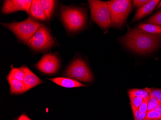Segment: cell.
I'll use <instances>...</instances> for the list:
<instances>
[{
  "label": "cell",
  "mask_w": 161,
  "mask_h": 120,
  "mask_svg": "<svg viewBox=\"0 0 161 120\" xmlns=\"http://www.w3.org/2000/svg\"><path fill=\"white\" fill-rule=\"evenodd\" d=\"M40 3L48 19H50L56 4L53 0H40Z\"/></svg>",
  "instance_id": "obj_15"
},
{
  "label": "cell",
  "mask_w": 161,
  "mask_h": 120,
  "mask_svg": "<svg viewBox=\"0 0 161 120\" xmlns=\"http://www.w3.org/2000/svg\"><path fill=\"white\" fill-rule=\"evenodd\" d=\"M147 112H144V113H141L140 115V118L138 120H145L146 117L147 116Z\"/></svg>",
  "instance_id": "obj_27"
},
{
  "label": "cell",
  "mask_w": 161,
  "mask_h": 120,
  "mask_svg": "<svg viewBox=\"0 0 161 120\" xmlns=\"http://www.w3.org/2000/svg\"><path fill=\"white\" fill-rule=\"evenodd\" d=\"M148 24L161 27V10L147 20Z\"/></svg>",
  "instance_id": "obj_20"
},
{
  "label": "cell",
  "mask_w": 161,
  "mask_h": 120,
  "mask_svg": "<svg viewBox=\"0 0 161 120\" xmlns=\"http://www.w3.org/2000/svg\"><path fill=\"white\" fill-rule=\"evenodd\" d=\"M19 119L20 120H31L28 116L24 115V114L22 115Z\"/></svg>",
  "instance_id": "obj_28"
},
{
  "label": "cell",
  "mask_w": 161,
  "mask_h": 120,
  "mask_svg": "<svg viewBox=\"0 0 161 120\" xmlns=\"http://www.w3.org/2000/svg\"><path fill=\"white\" fill-rule=\"evenodd\" d=\"M111 14L112 25L121 28L132 9L130 0H113L107 2Z\"/></svg>",
  "instance_id": "obj_4"
},
{
  "label": "cell",
  "mask_w": 161,
  "mask_h": 120,
  "mask_svg": "<svg viewBox=\"0 0 161 120\" xmlns=\"http://www.w3.org/2000/svg\"><path fill=\"white\" fill-rule=\"evenodd\" d=\"M21 68L25 73L23 82L26 86L27 91L43 83V81L35 75L28 67L23 66L21 67Z\"/></svg>",
  "instance_id": "obj_10"
},
{
  "label": "cell",
  "mask_w": 161,
  "mask_h": 120,
  "mask_svg": "<svg viewBox=\"0 0 161 120\" xmlns=\"http://www.w3.org/2000/svg\"><path fill=\"white\" fill-rule=\"evenodd\" d=\"M60 14L65 26L69 31H78L86 24L85 13L80 9L62 6L60 8Z\"/></svg>",
  "instance_id": "obj_3"
},
{
  "label": "cell",
  "mask_w": 161,
  "mask_h": 120,
  "mask_svg": "<svg viewBox=\"0 0 161 120\" xmlns=\"http://www.w3.org/2000/svg\"><path fill=\"white\" fill-rule=\"evenodd\" d=\"M29 13L31 17L40 20L46 21L47 19V18L42 9L39 1L38 0L32 1Z\"/></svg>",
  "instance_id": "obj_13"
},
{
  "label": "cell",
  "mask_w": 161,
  "mask_h": 120,
  "mask_svg": "<svg viewBox=\"0 0 161 120\" xmlns=\"http://www.w3.org/2000/svg\"><path fill=\"white\" fill-rule=\"evenodd\" d=\"M138 28L145 32L152 34H161V27L150 24H142Z\"/></svg>",
  "instance_id": "obj_16"
},
{
  "label": "cell",
  "mask_w": 161,
  "mask_h": 120,
  "mask_svg": "<svg viewBox=\"0 0 161 120\" xmlns=\"http://www.w3.org/2000/svg\"><path fill=\"white\" fill-rule=\"evenodd\" d=\"M141 113H142V112H140L139 109L136 110V112H133L134 118V120H139V118H140V115H141Z\"/></svg>",
  "instance_id": "obj_26"
},
{
  "label": "cell",
  "mask_w": 161,
  "mask_h": 120,
  "mask_svg": "<svg viewBox=\"0 0 161 120\" xmlns=\"http://www.w3.org/2000/svg\"><path fill=\"white\" fill-rule=\"evenodd\" d=\"M161 7V1H160V2L159 3V4H158V6H157V8H159Z\"/></svg>",
  "instance_id": "obj_30"
},
{
  "label": "cell",
  "mask_w": 161,
  "mask_h": 120,
  "mask_svg": "<svg viewBox=\"0 0 161 120\" xmlns=\"http://www.w3.org/2000/svg\"><path fill=\"white\" fill-rule=\"evenodd\" d=\"M145 88L150 94V97L156 99L161 103V89Z\"/></svg>",
  "instance_id": "obj_21"
},
{
  "label": "cell",
  "mask_w": 161,
  "mask_h": 120,
  "mask_svg": "<svg viewBox=\"0 0 161 120\" xmlns=\"http://www.w3.org/2000/svg\"><path fill=\"white\" fill-rule=\"evenodd\" d=\"M158 105H161V103L160 102H158L157 100L153 98V97H150L149 101H148V110L147 112L150 111H153V109L158 106Z\"/></svg>",
  "instance_id": "obj_23"
},
{
  "label": "cell",
  "mask_w": 161,
  "mask_h": 120,
  "mask_svg": "<svg viewBox=\"0 0 161 120\" xmlns=\"http://www.w3.org/2000/svg\"><path fill=\"white\" fill-rule=\"evenodd\" d=\"M7 80L9 84L10 87V93L11 94H20L27 91L24 83L14 79L8 76Z\"/></svg>",
  "instance_id": "obj_14"
},
{
  "label": "cell",
  "mask_w": 161,
  "mask_h": 120,
  "mask_svg": "<svg viewBox=\"0 0 161 120\" xmlns=\"http://www.w3.org/2000/svg\"><path fill=\"white\" fill-rule=\"evenodd\" d=\"M88 3L92 20L102 29H108L112 25V21L107 2L91 0Z\"/></svg>",
  "instance_id": "obj_5"
},
{
  "label": "cell",
  "mask_w": 161,
  "mask_h": 120,
  "mask_svg": "<svg viewBox=\"0 0 161 120\" xmlns=\"http://www.w3.org/2000/svg\"><path fill=\"white\" fill-rule=\"evenodd\" d=\"M2 24L12 31L19 40L27 44L31 37L42 26V24L34 20L30 17L25 20L19 22L2 23Z\"/></svg>",
  "instance_id": "obj_2"
},
{
  "label": "cell",
  "mask_w": 161,
  "mask_h": 120,
  "mask_svg": "<svg viewBox=\"0 0 161 120\" xmlns=\"http://www.w3.org/2000/svg\"><path fill=\"white\" fill-rule=\"evenodd\" d=\"M149 98L148 99H145L144 100L143 102L141 105L139 110L142 113H144V112H147V110H148V101H149Z\"/></svg>",
  "instance_id": "obj_24"
},
{
  "label": "cell",
  "mask_w": 161,
  "mask_h": 120,
  "mask_svg": "<svg viewBox=\"0 0 161 120\" xmlns=\"http://www.w3.org/2000/svg\"><path fill=\"white\" fill-rule=\"evenodd\" d=\"M121 40L128 48L138 53L146 54L158 47L161 42V35L149 34L139 28H128L127 34Z\"/></svg>",
  "instance_id": "obj_1"
},
{
  "label": "cell",
  "mask_w": 161,
  "mask_h": 120,
  "mask_svg": "<svg viewBox=\"0 0 161 120\" xmlns=\"http://www.w3.org/2000/svg\"><path fill=\"white\" fill-rule=\"evenodd\" d=\"M149 1L148 0H134L133 1V3L135 7H142Z\"/></svg>",
  "instance_id": "obj_25"
},
{
  "label": "cell",
  "mask_w": 161,
  "mask_h": 120,
  "mask_svg": "<svg viewBox=\"0 0 161 120\" xmlns=\"http://www.w3.org/2000/svg\"><path fill=\"white\" fill-rule=\"evenodd\" d=\"M66 76L75 80L85 82H92L93 76L85 61L77 59L72 62L66 71Z\"/></svg>",
  "instance_id": "obj_6"
},
{
  "label": "cell",
  "mask_w": 161,
  "mask_h": 120,
  "mask_svg": "<svg viewBox=\"0 0 161 120\" xmlns=\"http://www.w3.org/2000/svg\"><path fill=\"white\" fill-rule=\"evenodd\" d=\"M153 110L159 112V113L161 114V105H158V106H156V107L153 109Z\"/></svg>",
  "instance_id": "obj_29"
},
{
  "label": "cell",
  "mask_w": 161,
  "mask_h": 120,
  "mask_svg": "<svg viewBox=\"0 0 161 120\" xmlns=\"http://www.w3.org/2000/svg\"><path fill=\"white\" fill-rule=\"evenodd\" d=\"M160 2L159 0H151L147 3L139 8L132 19V22L141 19L145 16L151 13Z\"/></svg>",
  "instance_id": "obj_11"
},
{
  "label": "cell",
  "mask_w": 161,
  "mask_h": 120,
  "mask_svg": "<svg viewBox=\"0 0 161 120\" xmlns=\"http://www.w3.org/2000/svg\"><path fill=\"white\" fill-rule=\"evenodd\" d=\"M32 2L29 0H6L3 3L2 13L9 14L19 11L29 13Z\"/></svg>",
  "instance_id": "obj_9"
},
{
  "label": "cell",
  "mask_w": 161,
  "mask_h": 120,
  "mask_svg": "<svg viewBox=\"0 0 161 120\" xmlns=\"http://www.w3.org/2000/svg\"><path fill=\"white\" fill-rule=\"evenodd\" d=\"M131 109L133 113L138 110L144 99L141 97H129Z\"/></svg>",
  "instance_id": "obj_19"
},
{
  "label": "cell",
  "mask_w": 161,
  "mask_h": 120,
  "mask_svg": "<svg viewBox=\"0 0 161 120\" xmlns=\"http://www.w3.org/2000/svg\"><path fill=\"white\" fill-rule=\"evenodd\" d=\"M25 75V72L22 69L21 67L18 68L11 67V70L8 76L14 79L23 82Z\"/></svg>",
  "instance_id": "obj_18"
},
{
  "label": "cell",
  "mask_w": 161,
  "mask_h": 120,
  "mask_svg": "<svg viewBox=\"0 0 161 120\" xmlns=\"http://www.w3.org/2000/svg\"><path fill=\"white\" fill-rule=\"evenodd\" d=\"M18 120H19V119H18Z\"/></svg>",
  "instance_id": "obj_31"
},
{
  "label": "cell",
  "mask_w": 161,
  "mask_h": 120,
  "mask_svg": "<svg viewBox=\"0 0 161 120\" xmlns=\"http://www.w3.org/2000/svg\"><path fill=\"white\" fill-rule=\"evenodd\" d=\"M60 61L58 57L52 54L44 55L36 65V68L46 74L56 73L59 69Z\"/></svg>",
  "instance_id": "obj_8"
},
{
  "label": "cell",
  "mask_w": 161,
  "mask_h": 120,
  "mask_svg": "<svg viewBox=\"0 0 161 120\" xmlns=\"http://www.w3.org/2000/svg\"><path fill=\"white\" fill-rule=\"evenodd\" d=\"M55 43V40L48 29L42 25L31 37L27 44L34 50L41 51L50 48Z\"/></svg>",
  "instance_id": "obj_7"
},
{
  "label": "cell",
  "mask_w": 161,
  "mask_h": 120,
  "mask_svg": "<svg viewBox=\"0 0 161 120\" xmlns=\"http://www.w3.org/2000/svg\"><path fill=\"white\" fill-rule=\"evenodd\" d=\"M128 93L129 97H141L144 99L150 98V94L146 88L130 89L128 91Z\"/></svg>",
  "instance_id": "obj_17"
},
{
  "label": "cell",
  "mask_w": 161,
  "mask_h": 120,
  "mask_svg": "<svg viewBox=\"0 0 161 120\" xmlns=\"http://www.w3.org/2000/svg\"><path fill=\"white\" fill-rule=\"evenodd\" d=\"M48 79L55 83L57 84L58 85L62 87H66V88H74V87L87 86L72 78L56 77V78H50Z\"/></svg>",
  "instance_id": "obj_12"
},
{
  "label": "cell",
  "mask_w": 161,
  "mask_h": 120,
  "mask_svg": "<svg viewBox=\"0 0 161 120\" xmlns=\"http://www.w3.org/2000/svg\"><path fill=\"white\" fill-rule=\"evenodd\" d=\"M147 112V116L145 120H161V114L159 112L153 110Z\"/></svg>",
  "instance_id": "obj_22"
}]
</instances>
